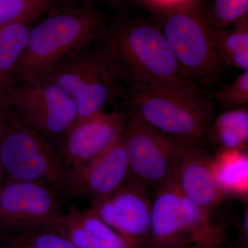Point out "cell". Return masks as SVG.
<instances>
[{"label": "cell", "instance_id": "5bb4252c", "mask_svg": "<svg viewBox=\"0 0 248 248\" xmlns=\"http://www.w3.org/2000/svg\"><path fill=\"white\" fill-rule=\"evenodd\" d=\"M175 170L152 197L148 244L151 248H181L190 245L183 228L182 193L178 187Z\"/></svg>", "mask_w": 248, "mask_h": 248}, {"label": "cell", "instance_id": "52a82bcc", "mask_svg": "<svg viewBox=\"0 0 248 248\" xmlns=\"http://www.w3.org/2000/svg\"><path fill=\"white\" fill-rule=\"evenodd\" d=\"M6 96L17 117L50 140L63 138L78 120L76 104L72 98L40 78L16 83Z\"/></svg>", "mask_w": 248, "mask_h": 248}, {"label": "cell", "instance_id": "e0dca14e", "mask_svg": "<svg viewBox=\"0 0 248 248\" xmlns=\"http://www.w3.org/2000/svg\"><path fill=\"white\" fill-rule=\"evenodd\" d=\"M214 175L225 195L246 198L248 192V155L246 151H221L213 159Z\"/></svg>", "mask_w": 248, "mask_h": 248}, {"label": "cell", "instance_id": "ac0fdd59", "mask_svg": "<svg viewBox=\"0 0 248 248\" xmlns=\"http://www.w3.org/2000/svg\"><path fill=\"white\" fill-rule=\"evenodd\" d=\"M208 133L221 151H246L248 142V111L246 107L227 110L217 117Z\"/></svg>", "mask_w": 248, "mask_h": 248}, {"label": "cell", "instance_id": "7a4b0ae2", "mask_svg": "<svg viewBox=\"0 0 248 248\" xmlns=\"http://www.w3.org/2000/svg\"><path fill=\"white\" fill-rule=\"evenodd\" d=\"M46 15L31 28L16 84L40 78L63 59L102 41L107 32L102 14L89 1Z\"/></svg>", "mask_w": 248, "mask_h": 248}, {"label": "cell", "instance_id": "4fadbf2b", "mask_svg": "<svg viewBox=\"0 0 248 248\" xmlns=\"http://www.w3.org/2000/svg\"><path fill=\"white\" fill-rule=\"evenodd\" d=\"M179 141L175 174L179 190L212 215L226 198L215 180L213 158L204 151L202 141L185 140Z\"/></svg>", "mask_w": 248, "mask_h": 248}, {"label": "cell", "instance_id": "7402d4cb", "mask_svg": "<svg viewBox=\"0 0 248 248\" xmlns=\"http://www.w3.org/2000/svg\"><path fill=\"white\" fill-rule=\"evenodd\" d=\"M210 11L215 29H226L248 16V0H211Z\"/></svg>", "mask_w": 248, "mask_h": 248}, {"label": "cell", "instance_id": "9c48e42d", "mask_svg": "<svg viewBox=\"0 0 248 248\" xmlns=\"http://www.w3.org/2000/svg\"><path fill=\"white\" fill-rule=\"evenodd\" d=\"M59 196L42 183L5 179L0 190V230L17 234L53 228L63 213Z\"/></svg>", "mask_w": 248, "mask_h": 248}, {"label": "cell", "instance_id": "484cf974", "mask_svg": "<svg viewBox=\"0 0 248 248\" xmlns=\"http://www.w3.org/2000/svg\"><path fill=\"white\" fill-rule=\"evenodd\" d=\"M142 1L152 8L153 11H155V10L177 4V3L185 1V0H142Z\"/></svg>", "mask_w": 248, "mask_h": 248}, {"label": "cell", "instance_id": "603a6c76", "mask_svg": "<svg viewBox=\"0 0 248 248\" xmlns=\"http://www.w3.org/2000/svg\"><path fill=\"white\" fill-rule=\"evenodd\" d=\"M214 99L227 110L246 107L248 104V71H243L231 82L213 93Z\"/></svg>", "mask_w": 248, "mask_h": 248}, {"label": "cell", "instance_id": "ba28073f", "mask_svg": "<svg viewBox=\"0 0 248 248\" xmlns=\"http://www.w3.org/2000/svg\"><path fill=\"white\" fill-rule=\"evenodd\" d=\"M126 112L122 140L130 179L155 192L174 172L179 158V140L158 131L133 114Z\"/></svg>", "mask_w": 248, "mask_h": 248}, {"label": "cell", "instance_id": "7c38bea8", "mask_svg": "<svg viewBox=\"0 0 248 248\" xmlns=\"http://www.w3.org/2000/svg\"><path fill=\"white\" fill-rule=\"evenodd\" d=\"M68 177V195L86 197L91 203L118 190L130 179L122 134L107 149Z\"/></svg>", "mask_w": 248, "mask_h": 248}, {"label": "cell", "instance_id": "d4e9b609", "mask_svg": "<svg viewBox=\"0 0 248 248\" xmlns=\"http://www.w3.org/2000/svg\"><path fill=\"white\" fill-rule=\"evenodd\" d=\"M51 5L53 9H61L72 7L87 2L86 0H45Z\"/></svg>", "mask_w": 248, "mask_h": 248}, {"label": "cell", "instance_id": "277c9868", "mask_svg": "<svg viewBox=\"0 0 248 248\" xmlns=\"http://www.w3.org/2000/svg\"><path fill=\"white\" fill-rule=\"evenodd\" d=\"M154 11L155 23L186 76L200 87L218 82L225 64L215 46L210 6L204 0H185Z\"/></svg>", "mask_w": 248, "mask_h": 248}, {"label": "cell", "instance_id": "8992f818", "mask_svg": "<svg viewBox=\"0 0 248 248\" xmlns=\"http://www.w3.org/2000/svg\"><path fill=\"white\" fill-rule=\"evenodd\" d=\"M38 78L55 85L72 98L78 120L102 112L124 93L118 73L102 46L79 50Z\"/></svg>", "mask_w": 248, "mask_h": 248}, {"label": "cell", "instance_id": "5b68a950", "mask_svg": "<svg viewBox=\"0 0 248 248\" xmlns=\"http://www.w3.org/2000/svg\"><path fill=\"white\" fill-rule=\"evenodd\" d=\"M0 168L5 179L42 183L68 195L69 177L58 150L26 125L9 102L0 119Z\"/></svg>", "mask_w": 248, "mask_h": 248}, {"label": "cell", "instance_id": "f546056e", "mask_svg": "<svg viewBox=\"0 0 248 248\" xmlns=\"http://www.w3.org/2000/svg\"><path fill=\"white\" fill-rule=\"evenodd\" d=\"M108 1H110V2H112V4L119 6L124 0H108Z\"/></svg>", "mask_w": 248, "mask_h": 248}, {"label": "cell", "instance_id": "d6986e66", "mask_svg": "<svg viewBox=\"0 0 248 248\" xmlns=\"http://www.w3.org/2000/svg\"><path fill=\"white\" fill-rule=\"evenodd\" d=\"M52 9L45 0H0V27L14 22L35 23Z\"/></svg>", "mask_w": 248, "mask_h": 248}, {"label": "cell", "instance_id": "30bf717a", "mask_svg": "<svg viewBox=\"0 0 248 248\" xmlns=\"http://www.w3.org/2000/svg\"><path fill=\"white\" fill-rule=\"evenodd\" d=\"M152 197L146 186L130 179L90 208L114 231L143 248L149 244Z\"/></svg>", "mask_w": 248, "mask_h": 248}, {"label": "cell", "instance_id": "6da1fadb", "mask_svg": "<svg viewBox=\"0 0 248 248\" xmlns=\"http://www.w3.org/2000/svg\"><path fill=\"white\" fill-rule=\"evenodd\" d=\"M102 41L124 91L136 86H197L183 71L155 22L121 16L108 25Z\"/></svg>", "mask_w": 248, "mask_h": 248}, {"label": "cell", "instance_id": "2e32d148", "mask_svg": "<svg viewBox=\"0 0 248 248\" xmlns=\"http://www.w3.org/2000/svg\"><path fill=\"white\" fill-rule=\"evenodd\" d=\"M33 24L14 22L0 27V89L5 93L16 84L18 65Z\"/></svg>", "mask_w": 248, "mask_h": 248}, {"label": "cell", "instance_id": "3957f363", "mask_svg": "<svg viewBox=\"0 0 248 248\" xmlns=\"http://www.w3.org/2000/svg\"><path fill=\"white\" fill-rule=\"evenodd\" d=\"M122 98L127 112L178 140L202 141L213 123V102L200 86H136Z\"/></svg>", "mask_w": 248, "mask_h": 248}, {"label": "cell", "instance_id": "44dd1931", "mask_svg": "<svg viewBox=\"0 0 248 248\" xmlns=\"http://www.w3.org/2000/svg\"><path fill=\"white\" fill-rule=\"evenodd\" d=\"M6 244L14 248H79L53 228L6 234Z\"/></svg>", "mask_w": 248, "mask_h": 248}, {"label": "cell", "instance_id": "83f0119b", "mask_svg": "<svg viewBox=\"0 0 248 248\" xmlns=\"http://www.w3.org/2000/svg\"><path fill=\"white\" fill-rule=\"evenodd\" d=\"M8 104L7 97H6V93L0 89V119H1V115H2L3 112H4L5 108Z\"/></svg>", "mask_w": 248, "mask_h": 248}, {"label": "cell", "instance_id": "cb8c5ba5", "mask_svg": "<svg viewBox=\"0 0 248 248\" xmlns=\"http://www.w3.org/2000/svg\"><path fill=\"white\" fill-rule=\"evenodd\" d=\"M239 244L241 248H248V210L244 209L239 227Z\"/></svg>", "mask_w": 248, "mask_h": 248}, {"label": "cell", "instance_id": "4dcf8cb0", "mask_svg": "<svg viewBox=\"0 0 248 248\" xmlns=\"http://www.w3.org/2000/svg\"><path fill=\"white\" fill-rule=\"evenodd\" d=\"M3 248H14L11 247V246H9V245L6 244V246H5Z\"/></svg>", "mask_w": 248, "mask_h": 248}, {"label": "cell", "instance_id": "8fae6325", "mask_svg": "<svg viewBox=\"0 0 248 248\" xmlns=\"http://www.w3.org/2000/svg\"><path fill=\"white\" fill-rule=\"evenodd\" d=\"M127 117L126 111L104 110L77 120L59 140L58 152L68 174L81 169L120 138Z\"/></svg>", "mask_w": 248, "mask_h": 248}, {"label": "cell", "instance_id": "f1b7e54d", "mask_svg": "<svg viewBox=\"0 0 248 248\" xmlns=\"http://www.w3.org/2000/svg\"><path fill=\"white\" fill-rule=\"evenodd\" d=\"M5 182V177L4 173L1 170V168H0V190H1V187H2L3 184Z\"/></svg>", "mask_w": 248, "mask_h": 248}, {"label": "cell", "instance_id": "9a60e30c", "mask_svg": "<svg viewBox=\"0 0 248 248\" xmlns=\"http://www.w3.org/2000/svg\"><path fill=\"white\" fill-rule=\"evenodd\" d=\"M53 229L79 248H140L102 221L91 208L72 206Z\"/></svg>", "mask_w": 248, "mask_h": 248}, {"label": "cell", "instance_id": "4316f807", "mask_svg": "<svg viewBox=\"0 0 248 248\" xmlns=\"http://www.w3.org/2000/svg\"><path fill=\"white\" fill-rule=\"evenodd\" d=\"M219 246L218 244H215V243L201 242L189 245V246L181 248H218Z\"/></svg>", "mask_w": 248, "mask_h": 248}, {"label": "cell", "instance_id": "ffe728a7", "mask_svg": "<svg viewBox=\"0 0 248 248\" xmlns=\"http://www.w3.org/2000/svg\"><path fill=\"white\" fill-rule=\"evenodd\" d=\"M214 41L224 64L232 55L248 50V16L226 29H215Z\"/></svg>", "mask_w": 248, "mask_h": 248}]
</instances>
